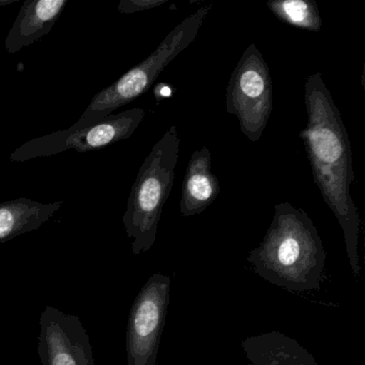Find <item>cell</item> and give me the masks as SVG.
<instances>
[{"mask_svg":"<svg viewBox=\"0 0 365 365\" xmlns=\"http://www.w3.org/2000/svg\"><path fill=\"white\" fill-rule=\"evenodd\" d=\"M211 163V153L207 147L192 153L181 190L182 217L204 212L219 196V179L213 174Z\"/></svg>","mask_w":365,"mask_h":365,"instance_id":"10","label":"cell"},{"mask_svg":"<svg viewBox=\"0 0 365 365\" xmlns=\"http://www.w3.org/2000/svg\"><path fill=\"white\" fill-rule=\"evenodd\" d=\"M273 108L270 70L255 44L242 53L226 87V110L237 117L241 132L258 142Z\"/></svg>","mask_w":365,"mask_h":365,"instance_id":"5","label":"cell"},{"mask_svg":"<svg viewBox=\"0 0 365 365\" xmlns=\"http://www.w3.org/2000/svg\"><path fill=\"white\" fill-rule=\"evenodd\" d=\"M254 272L273 285L292 292L319 290L326 252L307 212L282 202L259 247L250 252Z\"/></svg>","mask_w":365,"mask_h":365,"instance_id":"2","label":"cell"},{"mask_svg":"<svg viewBox=\"0 0 365 365\" xmlns=\"http://www.w3.org/2000/svg\"><path fill=\"white\" fill-rule=\"evenodd\" d=\"M170 277L155 273L138 292L127 329L128 365H155L170 304Z\"/></svg>","mask_w":365,"mask_h":365,"instance_id":"7","label":"cell"},{"mask_svg":"<svg viewBox=\"0 0 365 365\" xmlns=\"http://www.w3.org/2000/svg\"><path fill=\"white\" fill-rule=\"evenodd\" d=\"M38 354L42 365H96L80 317L48 305L40 317Z\"/></svg>","mask_w":365,"mask_h":365,"instance_id":"8","label":"cell"},{"mask_svg":"<svg viewBox=\"0 0 365 365\" xmlns=\"http://www.w3.org/2000/svg\"><path fill=\"white\" fill-rule=\"evenodd\" d=\"M269 10L285 24L302 31L318 33L322 21L317 4L312 0H270Z\"/></svg>","mask_w":365,"mask_h":365,"instance_id":"13","label":"cell"},{"mask_svg":"<svg viewBox=\"0 0 365 365\" xmlns=\"http://www.w3.org/2000/svg\"><path fill=\"white\" fill-rule=\"evenodd\" d=\"M18 0H0V6L11 5V4L16 3Z\"/></svg>","mask_w":365,"mask_h":365,"instance_id":"16","label":"cell"},{"mask_svg":"<svg viewBox=\"0 0 365 365\" xmlns=\"http://www.w3.org/2000/svg\"><path fill=\"white\" fill-rule=\"evenodd\" d=\"M144 108H133L110 115L87 127L78 129L70 127L67 130L33 138L16 148L10 155V160L16 163H23L37 158L58 155L70 149L80 153L99 150L131 138L144 120Z\"/></svg>","mask_w":365,"mask_h":365,"instance_id":"6","label":"cell"},{"mask_svg":"<svg viewBox=\"0 0 365 365\" xmlns=\"http://www.w3.org/2000/svg\"><path fill=\"white\" fill-rule=\"evenodd\" d=\"M172 95V88H170V85L164 84V83H160V84L157 85L155 89V97L157 99V104L160 103L162 99L164 98L170 97Z\"/></svg>","mask_w":365,"mask_h":365,"instance_id":"15","label":"cell"},{"mask_svg":"<svg viewBox=\"0 0 365 365\" xmlns=\"http://www.w3.org/2000/svg\"><path fill=\"white\" fill-rule=\"evenodd\" d=\"M180 138L170 125L153 147L132 185L123 223L132 241V253L149 251L157 239L164 205L170 197L178 162Z\"/></svg>","mask_w":365,"mask_h":365,"instance_id":"3","label":"cell"},{"mask_svg":"<svg viewBox=\"0 0 365 365\" xmlns=\"http://www.w3.org/2000/svg\"><path fill=\"white\" fill-rule=\"evenodd\" d=\"M170 0H121L118 4V10L120 14H132L136 12L146 11V10L155 9L161 7Z\"/></svg>","mask_w":365,"mask_h":365,"instance_id":"14","label":"cell"},{"mask_svg":"<svg viewBox=\"0 0 365 365\" xmlns=\"http://www.w3.org/2000/svg\"><path fill=\"white\" fill-rule=\"evenodd\" d=\"M63 205V202L42 204L26 197L0 202V243L41 227Z\"/></svg>","mask_w":365,"mask_h":365,"instance_id":"12","label":"cell"},{"mask_svg":"<svg viewBox=\"0 0 365 365\" xmlns=\"http://www.w3.org/2000/svg\"><path fill=\"white\" fill-rule=\"evenodd\" d=\"M241 345L253 365H319L298 341L279 331L247 337Z\"/></svg>","mask_w":365,"mask_h":365,"instance_id":"11","label":"cell"},{"mask_svg":"<svg viewBox=\"0 0 365 365\" xmlns=\"http://www.w3.org/2000/svg\"><path fill=\"white\" fill-rule=\"evenodd\" d=\"M68 0H26L5 40L9 54L36 43L48 35L67 7Z\"/></svg>","mask_w":365,"mask_h":365,"instance_id":"9","label":"cell"},{"mask_svg":"<svg viewBox=\"0 0 365 365\" xmlns=\"http://www.w3.org/2000/svg\"><path fill=\"white\" fill-rule=\"evenodd\" d=\"M304 103L307 127L301 131L300 138L311 164L314 182L343 230L352 273L361 277L360 219L350 195L354 180L351 146L341 112L322 74H312L305 81Z\"/></svg>","mask_w":365,"mask_h":365,"instance_id":"1","label":"cell"},{"mask_svg":"<svg viewBox=\"0 0 365 365\" xmlns=\"http://www.w3.org/2000/svg\"><path fill=\"white\" fill-rule=\"evenodd\" d=\"M210 9L211 6L200 8L177 25L153 54L123 74L110 86L98 93L72 127L78 129L98 123L145 95L161 72L190 44L193 43Z\"/></svg>","mask_w":365,"mask_h":365,"instance_id":"4","label":"cell"}]
</instances>
